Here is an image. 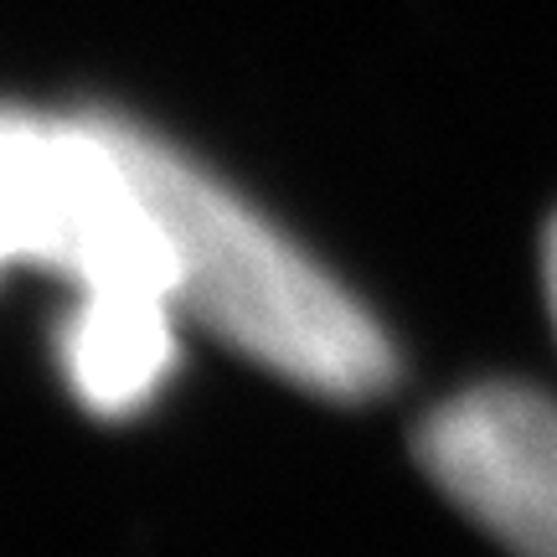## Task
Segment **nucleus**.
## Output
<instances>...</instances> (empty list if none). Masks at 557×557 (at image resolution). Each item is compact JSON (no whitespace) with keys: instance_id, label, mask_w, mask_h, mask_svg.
Masks as SVG:
<instances>
[{"instance_id":"1","label":"nucleus","mask_w":557,"mask_h":557,"mask_svg":"<svg viewBox=\"0 0 557 557\" xmlns=\"http://www.w3.org/2000/svg\"><path fill=\"white\" fill-rule=\"evenodd\" d=\"M124 160L160 222L176 310L315 398L367 403L398 382L382 325L197 160L120 120Z\"/></svg>"},{"instance_id":"2","label":"nucleus","mask_w":557,"mask_h":557,"mask_svg":"<svg viewBox=\"0 0 557 557\" xmlns=\"http://www.w3.org/2000/svg\"><path fill=\"white\" fill-rule=\"evenodd\" d=\"M16 263L67 278L73 310H176L171 253L120 120L0 109V269Z\"/></svg>"},{"instance_id":"3","label":"nucleus","mask_w":557,"mask_h":557,"mask_svg":"<svg viewBox=\"0 0 557 557\" xmlns=\"http://www.w3.org/2000/svg\"><path fill=\"white\" fill-rule=\"evenodd\" d=\"M423 475L511 557H557V403L532 387H470L423 418Z\"/></svg>"},{"instance_id":"4","label":"nucleus","mask_w":557,"mask_h":557,"mask_svg":"<svg viewBox=\"0 0 557 557\" xmlns=\"http://www.w3.org/2000/svg\"><path fill=\"white\" fill-rule=\"evenodd\" d=\"M542 284H547V310H553L557 325V218L547 227V243H542Z\"/></svg>"}]
</instances>
